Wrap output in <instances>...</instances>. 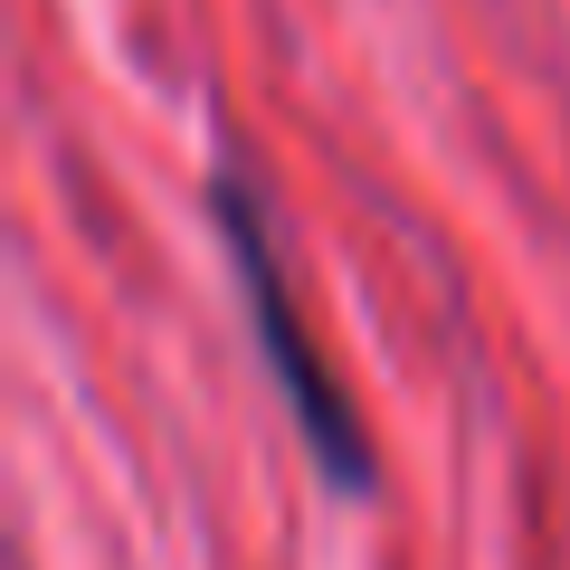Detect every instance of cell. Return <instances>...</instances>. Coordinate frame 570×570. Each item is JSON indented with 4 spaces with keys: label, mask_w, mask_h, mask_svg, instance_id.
I'll list each match as a JSON object with an SVG mask.
<instances>
[{
    "label": "cell",
    "mask_w": 570,
    "mask_h": 570,
    "mask_svg": "<svg viewBox=\"0 0 570 570\" xmlns=\"http://www.w3.org/2000/svg\"><path fill=\"white\" fill-rule=\"evenodd\" d=\"M209 228H219V257H228V276H238L257 362H266V381L285 390V419H295V438H305L314 475H324L333 494H352V504L381 494V448H371L352 390L333 381L324 343H314L305 305H295V276H285V247H276L266 181H257V163H247V142L228 134V124H209Z\"/></svg>",
    "instance_id": "6da1fadb"
}]
</instances>
